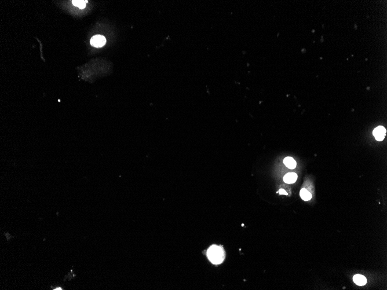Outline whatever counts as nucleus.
I'll use <instances>...</instances> for the list:
<instances>
[{"instance_id":"obj_1","label":"nucleus","mask_w":387,"mask_h":290,"mask_svg":"<svg viewBox=\"0 0 387 290\" xmlns=\"http://www.w3.org/2000/svg\"><path fill=\"white\" fill-rule=\"evenodd\" d=\"M207 256L212 264L219 265L221 264L225 258V252L221 247L213 245L208 249Z\"/></svg>"},{"instance_id":"obj_2","label":"nucleus","mask_w":387,"mask_h":290,"mask_svg":"<svg viewBox=\"0 0 387 290\" xmlns=\"http://www.w3.org/2000/svg\"><path fill=\"white\" fill-rule=\"evenodd\" d=\"M91 44L95 48L103 47L105 43L106 39L104 36L101 35H97L94 36L91 40Z\"/></svg>"},{"instance_id":"obj_3","label":"nucleus","mask_w":387,"mask_h":290,"mask_svg":"<svg viewBox=\"0 0 387 290\" xmlns=\"http://www.w3.org/2000/svg\"><path fill=\"white\" fill-rule=\"evenodd\" d=\"M386 134V130L383 126H378L373 131V135L377 141L384 140Z\"/></svg>"},{"instance_id":"obj_4","label":"nucleus","mask_w":387,"mask_h":290,"mask_svg":"<svg viewBox=\"0 0 387 290\" xmlns=\"http://www.w3.org/2000/svg\"><path fill=\"white\" fill-rule=\"evenodd\" d=\"M297 179V175L294 173H287L283 178V180L285 183L287 184H293L296 182Z\"/></svg>"},{"instance_id":"obj_5","label":"nucleus","mask_w":387,"mask_h":290,"mask_svg":"<svg viewBox=\"0 0 387 290\" xmlns=\"http://www.w3.org/2000/svg\"><path fill=\"white\" fill-rule=\"evenodd\" d=\"M353 280L356 284L358 286H364L367 283L366 277L363 275H355L353 277Z\"/></svg>"},{"instance_id":"obj_6","label":"nucleus","mask_w":387,"mask_h":290,"mask_svg":"<svg viewBox=\"0 0 387 290\" xmlns=\"http://www.w3.org/2000/svg\"><path fill=\"white\" fill-rule=\"evenodd\" d=\"M283 163L285 165V166L290 169H294L296 167V165H297L294 159L291 157L286 158L283 160Z\"/></svg>"},{"instance_id":"obj_7","label":"nucleus","mask_w":387,"mask_h":290,"mask_svg":"<svg viewBox=\"0 0 387 290\" xmlns=\"http://www.w3.org/2000/svg\"><path fill=\"white\" fill-rule=\"evenodd\" d=\"M300 197H301V199L304 200V201L310 200L312 197L311 194L307 189H305V188H303L300 191Z\"/></svg>"},{"instance_id":"obj_8","label":"nucleus","mask_w":387,"mask_h":290,"mask_svg":"<svg viewBox=\"0 0 387 290\" xmlns=\"http://www.w3.org/2000/svg\"><path fill=\"white\" fill-rule=\"evenodd\" d=\"M73 4L75 7H78L80 9H84L86 7V2L85 1H73Z\"/></svg>"},{"instance_id":"obj_9","label":"nucleus","mask_w":387,"mask_h":290,"mask_svg":"<svg viewBox=\"0 0 387 290\" xmlns=\"http://www.w3.org/2000/svg\"><path fill=\"white\" fill-rule=\"evenodd\" d=\"M75 276V275L73 274V270H71V272L69 273V274L66 276V277H65V279H64V280L65 281L67 277L69 278V280H70L71 279H72L73 278H74Z\"/></svg>"},{"instance_id":"obj_10","label":"nucleus","mask_w":387,"mask_h":290,"mask_svg":"<svg viewBox=\"0 0 387 290\" xmlns=\"http://www.w3.org/2000/svg\"><path fill=\"white\" fill-rule=\"evenodd\" d=\"M279 192V194H281V195H287V192H286V191H285V190H284L283 189H280V190L279 191V192Z\"/></svg>"},{"instance_id":"obj_11","label":"nucleus","mask_w":387,"mask_h":290,"mask_svg":"<svg viewBox=\"0 0 387 290\" xmlns=\"http://www.w3.org/2000/svg\"><path fill=\"white\" fill-rule=\"evenodd\" d=\"M52 287V289H53V290H63V289H62V288H61V287H56V288H53V287L52 286V287Z\"/></svg>"},{"instance_id":"obj_12","label":"nucleus","mask_w":387,"mask_h":290,"mask_svg":"<svg viewBox=\"0 0 387 290\" xmlns=\"http://www.w3.org/2000/svg\"><path fill=\"white\" fill-rule=\"evenodd\" d=\"M5 235L6 236V237L7 238V240H9V238H9V237L10 236V233H5Z\"/></svg>"}]
</instances>
